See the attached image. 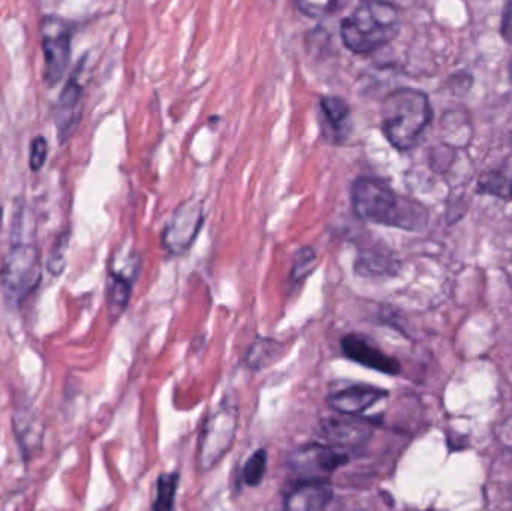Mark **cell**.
<instances>
[{
  "label": "cell",
  "instance_id": "obj_1",
  "mask_svg": "<svg viewBox=\"0 0 512 511\" xmlns=\"http://www.w3.org/2000/svg\"><path fill=\"white\" fill-rule=\"evenodd\" d=\"M351 197L355 213L372 224L420 231L429 219L421 204L399 197L387 183L372 177L355 180Z\"/></svg>",
  "mask_w": 512,
  "mask_h": 511
},
{
  "label": "cell",
  "instance_id": "obj_2",
  "mask_svg": "<svg viewBox=\"0 0 512 511\" xmlns=\"http://www.w3.org/2000/svg\"><path fill=\"white\" fill-rule=\"evenodd\" d=\"M382 131L391 146L409 150L417 146L432 120L429 98L420 90L397 89L385 96L381 107Z\"/></svg>",
  "mask_w": 512,
  "mask_h": 511
},
{
  "label": "cell",
  "instance_id": "obj_3",
  "mask_svg": "<svg viewBox=\"0 0 512 511\" xmlns=\"http://www.w3.org/2000/svg\"><path fill=\"white\" fill-rule=\"evenodd\" d=\"M399 11L384 0H367L354 9L340 26L343 44L357 54L373 53L396 38Z\"/></svg>",
  "mask_w": 512,
  "mask_h": 511
},
{
  "label": "cell",
  "instance_id": "obj_4",
  "mask_svg": "<svg viewBox=\"0 0 512 511\" xmlns=\"http://www.w3.org/2000/svg\"><path fill=\"white\" fill-rule=\"evenodd\" d=\"M42 278V260L32 245L12 246L0 272V290L6 305L18 308L32 296Z\"/></svg>",
  "mask_w": 512,
  "mask_h": 511
},
{
  "label": "cell",
  "instance_id": "obj_5",
  "mask_svg": "<svg viewBox=\"0 0 512 511\" xmlns=\"http://www.w3.org/2000/svg\"><path fill=\"white\" fill-rule=\"evenodd\" d=\"M239 413L234 407H222L207 419L198 444V468L209 471L230 452L237 434Z\"/></svg>",
  "mask_w": 512,
  "mask_h": 511
},
{
  "label": "cell",
  "instance_id": "obj_6",
  "mask_svg": "<svg viewBox=\"0 0 512 511\" xmlns=\"http://www.w3.org/2000/svg\"><path fill=\"white\" fill-rule=\"evenodd\" d=\"M351 455L331 444H307L291 453L288 467L300 480H327L348 464Z\"/></svg>",
  "mask_w": 512,
  "mask_h": 511
},
{
  "label": "cell",
  "instance_id": "obj_7",
  "mask_svg": "<svg viewBox=\"0 0 512 511\" xmlns=\"http://www.w3.org/2000/svg\"><path fill=\"white\" fill-rule=\"evenodd\" d=\"M45 59V83L53 87L65 74L71 57V35L57 18H47L42 36Z\"/></svg>",
  "mask_w": 512,
  "mask_h": 511
},
{
  "label": "cell",
  "instance_id": "obj_8",
  "mask_svg": "<svg viewBox=\"0 0 512 511\" xmlns=\"http://www.w3.org/2000/svg\"><path fill=\"white\" fill-rule=\"evenodd\" d=\"M204 212L200 201H188L174 212L173 219L164 233V245L168 251L179 255L188 251L203 227Z\"/></svg>",
  "mask_w": 512,
  "mask_h": 511
},
{
  "label": "cell",
  "instance_id": "obj_9",
  "mask_svg": "<svg viewBox=\"0 0 512 511\" xmlns=\"http://www.w3.org/2000/svg\"><path fill=\"white\" fill-rule=\"evenodd\" d=\"M387 390L378 389V387L366 386V384H357V386L348 387V389L339 390L331 393L327 398L328 407L334 413L340 416H361L364 411L378 404L382 399L387 398Z\"/></svg>",
  "mask_w": 512,
  "mask_h": 511
},
{
  "label": "cell",
  "instance_id": "obj_10",
  "mask_svg": "<svg viewBox=\"0 0 512 511\" xmlns=\"http://www.w3.org/2000/svg\"><path fill=\"white\" fill-rule=\"evenodd\" d=\"M342 350L349 360L373 371L387 375H397L400 372V363L396 359L382 353L363 336L354 335V333L345 336L342 339Z\"/></svg>",
  "mask_w": 512,
  "mask_h": 511
},
{
  "label": "cell",
  "instance_id": "obj_11",
  "mask_svg": "<svg viewBox=\"0 0 512 511\" xmlns=\"http://www.w3.org/2000/svg\"><path fill=\"white\" fill-rule=\"evenodd\" d=\"M334 489L328 480H300L285 500V509L291 511H319L333 501Z\"/></svg>",
  "mask_w": 512,
  "mask_h": 511
},
{
  "label": "cell",
  "instance_id": "obj_12",
  "mask_svg": "<svg viewBox=\"0 0 512 511\" xmlns=\"http://www.w3.org/2000/svg\"><path fill=\"white\" fill-rule=\"evenodd\" d=\"M78 72H74L69 78L66 86L63 87L62 95L56 108V123L59 129V135L62 140L71 135L75 125L80 120V104L81 95H83V87L78 83Z\"/></svg>",
  "mask_w": 512,
  "mask_h": 511
},
{
  "label": "cell",
  "instance_id": "obj_13",
  "mask_svg": "<svg viewBox=\"0 0 512 511\" xmlns=\"http://www.w3.org/2000/svg\"><path fill=\"white\" fill-rule=\"evenodd\" d=\"M321 428L327 444L340 449L363 446L364 441L372 434V426L360 420H327L322 423Z\"/></svg>",
  "mask_w": 512,
  "mask_h": 511
},
{
  "label": "cell",
  "instance_id": "obj_14",
  "mask_svg": "<svg viewBox=\"0 0 512 511\" xmlns=\"http://www.w3.org/2000/svg\"><path fill=\"white\" fill-rule=\"evenodd\" d=\"M321 113L328 135H333L336 141H342L351 119V108L337 96H324L321 99Z\"/></svg>",
  "mask_w": 512,
  "mask_h": 511
},
{
  "label": "cell",
  "instance_id": "obj_15",
  "mask_svg": "<svg viewBox=\"0 0 512 511\" xmlns=\"http://www.w3.org/2000/svg\"><path fill=\"white\" fill-rule=\"evenodd\" d=\"M132 293V278L123 272H111L108 279L107 303L111 320H117L125 312Z\"/></svg>",
  "mask_w": 512,
  "mask_h": 511
},
{
  "label": "cell",
  "instance_id": "obj_16",
  "mask_svg": "<svg viewBox=\"0 0 512 511\" xmlns=\"http://www.w3.org/2000/svg\"><path fill=\"white\" fill-rule=\"evenodd\" d=\"M15 432H17L18 443L21 444V450L24 453H32L42 441V432L38 422L33 414L21 413L15 416Z\"/></svg>",
  "mask_w": 512,
  "mask_h": 511
},
{
  "label": "cell",
  "instance_id": "obj_17",
  "mask_svg": "<svg viewBox=\"0 0 512 511\" xmlns=\"http://www.w3.org/2000/svg\"><path fill=\"white\" fill-rule=\"evenodd\" d=\"M279 356V342L271 341V339H258L252 345L251 350H249L248 356H246V363H248L249 368L259 371V369L271 365L274 360L279 359Z\"/></svg>",
  "mask_w": 512,
  "mask_h": 511
},
{
  "label": "cell",
  "instance_id": "obj_18",
  "mask_svg": "<svg viewBox=\"0 0 512 511\" xmlns=\"http://www.w3.org/2000/svg\"><path fill=\"white\" fill-rule=\"evenodd\" d=\"M179 474H162L158 479V491L153 509L158 511L173 510L176 500L177 488H179Z\"/></svg>",
  "mask_w": 512,
  "mask_h": 511
},
{
  "label": "cell",
  "instance_id": "obj_19",
  "mask_svg": "<svg viewBox=\"0 0 512 511\" xmlns=\"http://www.w3.org/2000/svg\"><path fill=\"white\" fill-rule=\"evenodd\" d=\"M316 264H318V254H316L315 249H300L295 254L294 264H292L291 281L294 284H301V282L306 281L312 275L313 270L316 269Z\"/></svg>",
  "mask_w": 512,
  "mask_h": 511
},
{
  "label": "cell",
  "instance_id": "obj_20",
  "mask_svg": "<svg viewBox=\"0 0 512 511\" xmlns=\"http://www.w3.org/2000/svg\"><path fill=\"white\" fill-rule=\"evenodd\" d=\"M267 458V452L261 449L255 452L254 455L246 461L242 473V479L245 485L251 486V488L261 485L265 471H267Z\"/></svg>",
  "mask_w": 512,
  "mask_h": 511
},
{
  "label": "cell",
  "instance_id": "obj_21",
  "mask_svg": "<svg viewBox=\"0 0 512 511\" xmlns=\"http://www.w3.org/2000/svg\"><path fill=\"white\" fill-rule=\"evenodd\" d=\"M342 2L343 0H295V5L303 14L312 18H319L333 14L334 11L340 8Z\"/></svg>",
  "mask_w": 512,
  "mask_h": 511
},
{
  "label": "cell",
  "instance_id": "obj_22",
  "mask_svg": "<svg viewBox=\"0 0 512 511\" xmlns=\"http://www.w3.org/2000/svg\"><path fill=\"white\" fill-rule=\"evenodd\" d=\"M68 251V236H60L57 242L54 243L51 248L50 257H48L47 267L53 275H59L62 273L63 267H65V255Z\"/></svg>",
  "mask_w": 512,
  "mask_h": 511
},
{
  "label": "cell",
  "instance_id": "obj_23",
  "mask_svg": "<svg viewBox=\"0 0 512 511\" xmlns=\"http://www.w3.org/2000/svg\"><path fill=\"white\" fill-rule=\"evenodd\" d=\"M48 144L44 137H36L30 146V168L32 171H39L47 161Z\"/></svg>",
  "mask_w": 512,
  "mask_h": 511
},
{
  "label": "cell",
  "instance_id": "obj_24",
  "mask_svg": "<svg viewBox=\"0 0 512 511\" xmlns=\"http://www.w3.org/2000/svg\"><path fill=\"white\" fill-rule=\"evenodd\" d=\"M501 33L502 36H504L505 41L512 44V0L504 12V18H502Z\"/></svg>",
  "mask_w": 512,
  "mask_h": 511
},
{
  "label": "cell",
  "instance_id": "obj_25",
  "mask_svg": "<svg viewBox=\"0 0 512 511\" xmlns=\"http://www.w3.org/2000/svg\"><path fill=\"white\" fill-rule=\"evenodd\" d=\"M0 225H2V210H0Z\"/></svg>",
  "mask_w": 512,
  "mask_h": 511
},
{
  "label": "cell",
  "instance_id": "obj_26",
  "mask_svg": "<svg viewBox=\"0 0 512 511\" xmlns=\"http://www.w3.org/2000/svg\"><path fill=\"white\" fill-rule=\"evenodd\" d=\"M510 74H511V80H512V62H511V66H510Z\"/></svg>",
  "mask_w": 512,
  "mask_h": 511
}]
</instances>
